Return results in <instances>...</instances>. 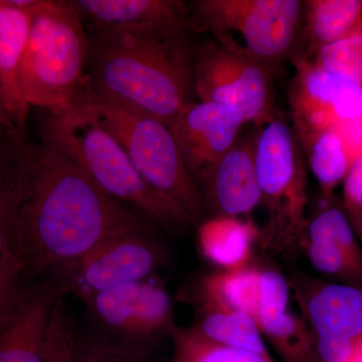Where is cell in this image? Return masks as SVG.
I'll return each instance as SVG.
<instances>
[{
	"label": "cell",
	"mask_w": 362,
	"mask_h": 362,
	"mask_svg": "<svg viewBox=\"0 0 362 362\" xmlns=\"http://www.w3.org/2000/svg\"><path fill=\"white\" fill-rule=\"evenodd\" d=\"M84 105L116 138L142 180L194 221L204 209L202 195L188 173L168 125L146 114L81 93Z\"/></svg>",
	"instance_id": "cell-6"
},
{
	"label": "cell",
	"mask_w": 362,
	"mask_h": 362,
	"mask_svg": "<svg viewBox=\"0 0 362 362\" xmlns=\"http://www.w3.org/2000/svg\"><path fill=\"white\" fill-rule=\"evenodd\" d=\"M305 35L309 54L351 32L362 18V0L303 1Z\"/></svg>",
	"instance_id": "cell-21"
},
{
	"label": "cell",
	"mask_w": 362,
	"mask_h": 362,
	"mask_svg": "<svg viewBox=\"0 0 362 362\" xmlns=\"http://www.w3.org/2000/svg\"><path fill=\"white\" fill-rule=\"evenodd\" d=\"M288 307L259 314L258 327L287 362H320L313 337L301 319L287 311Z\"/></svg>",
	"instance_id": "cell-23"
},
{
	"label": "cell",
	"mask_w": 362,
	"mask_h": 362,
	"mask_svg": "<svg viewBox=\"0 0 362 362\" xmlns=\"http://www.w3.org/2000/svg\"><path fill=\"white\" fill-rule=\"evenodd\" d=\"M259 235L258 228L251 221L216 216L199 228V247L211 263L233 270L247 266L252 242Z\"/></svg>",
	"instance_id": "cell-19"
},
{
	"label": "cell",
	"mask_w": 362,
	"mask_h": 362,
	"mask_svg": "<svg viewBox=\"0 0 362 362\" xmlns=\"http://www.w3.org/2000/svg\"><path fill=\"white\" fill-rule=\"evenodd\" d=\"M295 75L289 90L294 129H327L362 116V90L319 68L311 59H291Z\"/></svg>",
	"instance_id": "cell-9"
},
{
	"label": "cell",
	"mask_w": 362,
	"mask_h": 362,
	"mask_svg": "<svg viewBox=\"0 0 362 362\" xmlns=\"http://www.w3.org/2000/svg\"><path fill=\"white\" fill-rule=\"evenodd\" d=\"M312 61L362 90V18L344 37L320 47Z\"/></svg>",
	"instance_id": "cell-26"
},
{
	"label": "cell",
	"mask_w": 362,
	"mask_h": 362,
	"mask_svg": "<svg viewBox=\"0 0 362 362\" xmlns=\"http://www.w3.org/2000/svg\"><path fill=\"white\" fill-rule=\"evenodd\" d=\"M156 226L49 143L30 142L16 230V254L25 275L68 270L104 240L153 233Z\"/></svg>",
	"instance_id": "cell-1"
},
{
	"label": "cell",
	"mask_w": 362,
	"mask_h": 362,
	"mask_svg": "<svg viewBox=\"0 0 362 362\" xmlns=\"http://www.w3.org/2000/svg\"><path fill=\"white\" fill-rule=\"evenodd\" d=\"M71 362H152L143 352L133 347L90 342L82 346L76 343Z\"/></svg>",
	"instance_id": "cell-28"
},
{
	"label": "cell",
	"mask_w": 362,
	"mask_h": 362,
	"mask_svg": "<svg viewBox=\"0 0 362 362\" xmlns=\"http://www.w3.org/2000/svg\"><path fill=\"white\" fill-rule=\"evenodd\" d=\"M188 7L192 32L273 69L290 56L303 18L300 0H197Z\"/></svg>",
	"instance_id": "cell-7"
},
{
	"label": "cell",
	"mask_w": 362,
	"mask_h": 362,
	"mask_svg": "<svg viewBox=\"0 0 362 362\" xmlns=\"http://www.w3.org/2000/svg\"><path fill=\"white\" fill-rule=\"evenodd\" d=\"M30 23V9L16 6L13 0H0V99L7 115L25 134L30 106L21 93L20 70Z\"/></svg>",
	"instance_id": "cell-17"
},
{
	"label": "cell",
	"mask_w": 362,
	"mask_h": 362,
	"mask_svg": "<svg viewBox=\"0 0 362 362\" xmlns=\"http://www.w3.org/2000/svg\"><path fill=\"white\" fill-rule=\"evenodd\" d=\"M76 343L73 321L59 297L52 307L49 319L47 362H71Z\"/></svg>",
	"instance_id": "cell-27"
},
{
	"label": "cell",
	"mask_w": 362,
	"mask_h": 362,
	"mask_svg": "<svg viewBox=\"0 0 362 362\" xmlns=\"http://www.w3.org/2000/svg\"><path fill=\"white\" fill-rule=\"evenodd\" d=\"M255 143L256 127L240 134L232 148L194 178L202 204H209L216 216L238 218L261 204Z\"/></svg>",
	"instance_id": "cell-14"
},
{
	"label": "cell",
	"mask_w": 362,
	"mask_h": 362,
	"mask_svg": "<svg viewBox=\"0 0 362 362\" xmlns=\"http://www.w3.org/2000/svg\"><path fill=\"white\" fill-rule=\"evenodd\" d=\"M201 326L202 335L226 346L269 356L258 325L245 313L235 311H206Z\"/></svg>",
	"instance_id": "cell-24"
},
{
	"label": "cell",
	"mask_w": 362,
	"mask_h": 362,
	"mask_svg": "<svg viewBox=\"0 0 362 362\" xmlns=\"http://www.w3.org/2000/svg\"><path fill=\"white\" fill-rule=\"evenodd\" d=\"M63 290L49 280L23 283L0 308V362H47L49 319Z\"/></svg>",
	"instance_id": "cell-11"
},
{
	"label": "cell",
	"mask_w": 362,
	"mask_h": 362,
	"mask_svg": "<svg viewBox=\"0 0 362 362\" xmlns=\"http://www.w3.org/2000/svg\"><path fill=\"white\" fill-rule=\"evenodd\" d=\"M346 362H362V339L356 342Z\"/></svg>",
	"instance_id": "cell-33"
},
{
	"label": "cell",
	"mask_w": 362,
	"mask_h": 362,
	"mask_svg": "<svg viewBox=\"0 0 362 362\" xmlns=\"http://www.w3.org/2000/svg\"><path fill=\"white\" fill-rule=\"evenodd\" d=\"M0 122L13 124L14 125L13 121L11 120V118L6 114V109H4V105H2L1 99H0Z\"/></svg>",
	"instance_id": "cell-34"
},
{
	"label": "cell",
	"mask_w": 362,
	"mask_h": 362,
	"mask_svg": "<svg viewBox=\"0 0 362 362\" xmlns=\"http://www.w3.org/2000/svg\"><path fill=\"white\" fill-rule=\"evenodd\" d=\"M170 330L175 341L173 362H272L270 356L214 342L197 328L180 329L173 326Z\"/></svg>",
	"instance_id": "cell-25"
},
{
	"label": "cell",
	"mask_w": 362,
	"mask_h": 362,
	"mask_svg": "<svg viewBox=\"0 0 362 362\" xmlns=\"http://www.w3.org/2000/svg\"><path fill=\"white\" fill-rule=\"evenodd\" d=\"M90 302L105 326L128 338L144 339L173 327L168 293L146 280L105 290Z\"/></svg>",
	"instance_id": "cell-15"
},
{
	"label": "cell",
	"mask_w": 362,
	"mask_h": 362,
	"mask_svg": "<svg viewBox=\"0 0 362 362\" xmlns=\"http://www.w3.org/2000/svg\"><path fill=\"white\" fill-rule=\"evenodd\" d=\"M247 124L235 107L199 101L188 103L168 127L194 180L232 148Z\"/></svg>",
	"instance_id": "cell-12"
},
{
	"label": "cell",
	"mask_w": 362,
	"mask_h": 362,
	"mask_svg": "<svg viewBox=\"0 0 362 362\" xmlns=\"http://www.w3.org/2000/svg\"><path fill=\"white\" fill-rule=\"evenodd\" d=\"M255 165L268 213L262 244L296 255L307 244L306 158L293 127L276 113L256 125Z\"/></svg>",
	"instance_id": "cell-5"
},
{
	"label": "cell",
	"mask_w": 362,
	"mask_h": 362,
	"mask_svg": "<svg viewBox=\"0 0 362 362\" xmlns=\"http://www.w3.org/2000/svg\"><path fill=\"white\" fill-rule=\"evenodd\" d=\"M341 139L350 164L362 157V116L338 123L334 127Z\"/></svg>",
	"instance_id": "cell-31"
},
{
	"label": "cell",
	"mask_w": 362,
	"mask_h": 362,
	"mask_svg": "<svg viewBox=\"0 0 362 362\" xmlns=\"http://www.w3.org/2000/svg\"><path fill=\"white\" fill-rule=\"evenodd\" d=\"M342 182L345 211H362V157L350 164Z\"/></svg>",
	"instance_id": "cell-30"
},
{
	"label": "cell",
	"mask_w": 362,
	"mask_h": 362,
	"mask_svg": "<svg viewBox=\"0 0 362 362\" xmlns=\"http://www.w3.org/2000/svg\"><path fill=\"white\" fill-rule=\"evenodd\" d=\"M305 310L320 362H346L362 339V290L322 284L309 295Z\"/></svg>",
	"instance_id": "cell-13"
},
{
	"label": "cell",
	"mask_w": 362,
	"mask_h": 362,
	"mask_svg": "<svg viewBox=\"0 0 362 362\" xmlns=\"http://www.w3.org/2000/svg\"><path fill=\"white\" fill-rule=\"evenodd\" d=\"M187 26L88 35L82 92L170 125L190 103L195 57Z\"/></svg>",
	"instance_id": "cell-2"
},
{
	"label": "cell",
	"mask_w": 362,
	"mask_h": 362,
	"mask_svg": "<svg viewBox=\"0 0 362 362\" xmlns=\"http://www.w3.org/2000/svg\"><path fill=\"white\" fill-rule=\"evenodd\" d=\"M152 233L116 235L93 247L68 270L76 289L90 298L118 286L146 280L161 262Z\"/></svg>",
	"instance_id": "cell-10"
},
{
	"label": "cell",
	"mask_w": 362,
	"mask_h": 362,
	"mask_svg": "<svg viewBox=\"0 0 362 362\" xmlns=\"http://www.w3.org/2000/svg\"><path fill=\"white\" fill-rule=\"evenodd\" d=\"M25 269L18 257L0 249V308L23 284Z\"/></svg>",
	"instance_id": "cell-29"
},
{
	"label": "cell",
	"mask_w": 362,
	"mask_h": 362,
	"mask_svg": "<svg viewBox=\"0 0 362 362\" xmlns=\"http://www.w3.org/2000/svg\"><path fill=\"white\" fill-rule=\"evenodd\" d=\"M294 131L311 173L320 185L321 194H333L350 166L339 135L334 128Z\"/></svg>",
	"instance_id": "cell-22"
},
{
	"label": "cell",
	"mask_w": 362,
	"mask_h": 362,
	"mask_svg": "<svg viewBox=\"0 0 362 362\" xmlns=\"http://www.w3.org/2000/svg\"><path fill=\"white\" fill-rule=\"evenodd\" d=\"M88 37L71 0H37L21 61L20 85L28 106L68 108L85 83Z\"/></svg>",
	"instance_id": "cell-4"
},
{
	"label": "cell",
	"mask_w": 362,
	"mask_h": 362,
	"mask_svg": "<svg viewBox=\"0 0 362 362\" xmlns=\"http://www.w3.org/2000/svg\"><path fill=\"white\" fill-rule=\"evenodd\" d=\"M90 35L137 33L187 26L189 7L180 0H71Z\"/></svg>",
	"instance_id": "cell-16"
},
{
	"label": "cell",
	"mask_w": 362,
	"mask_h": 362,
	"mask_svg": "<svg viewBox=\"0 0 362 362\" xmlns=\"http://www.w3.org/2000/svg\"><path fill=\"white\" fill-rule=\"evenodd\" d=\"M346 214L357 240L362 245V211H346Z\"/></svg>",
	"instance_id": "cell-32"
},
{
	"label": "cell",
	"mask_w": 362,
	"mask_h": 362,
	"mask_svg": "<svg viewBox=\"0 0 362 362\" xmlns=\"http://www.w3.org/2000/svg\"><path fill=\"white\" fill-rule=\"evenodd\" d=\"M259 276L261 272L247 266L206 276L201 285L206 311L240 312L257 323Z\"/></svg>",
	"instance_id": "cell-20"
},
{
	"label": "cell",
	"mask_w": 362,
	"mask_h": 362,
	"mask_svg": "<svg viewBox=\"0 0 362 362\" xmlns=\"http://www.w3.org/2000/svg\"><path fill=\"white\" fill-rule=\"evenodd\" d=\"M42 111L40 140L75 162L107 194L165 230H181L192 223L142 180L122 145L84 105Z\"/></svg>",
	"instance_id": "cell-3"
},
{
	"label": "cell",
	"mask_w": 362,
	"mask_h": 362,
	"mask_svg": "<svg viewBox=\"0 0 362 362\" xmlns=\"http://www.w3.org/2000/svg\"><path fill=\"white\" fill-rule=\"evenodd\" d=\"M30 142L28 135L13 124L0 122V249L14 256L16 214Z\"/></svg>",
	"instance_id": "cell-18"
},
{
	"label": "cell",
	"mask_w": 362,
	"mask_h": 362,
	"mask_svg": "<svg viewBox=\"0 0 362 362\" xmlns=\"http://www.w3.org/2000/svg\"><path fill=\"white\" fill-rule=\"evenodd\" d=\"M272 73L273 68L211 40L195 56L194 90L199 101L235 107L247 124L259 125L275 114Z\"/></svg>",
	"instance_id": "cell-8"
}]
</instances>
